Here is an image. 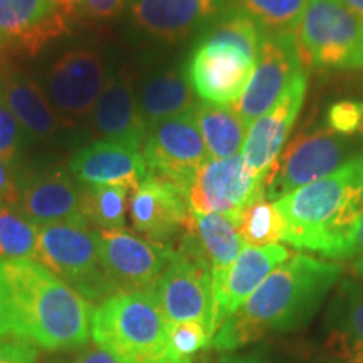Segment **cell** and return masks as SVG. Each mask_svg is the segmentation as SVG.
I'll list each match as a JSON object with an SVG mask.
<instances>
[{
  "label": "cell",
  "instance_id": "ab89813d",
  "mask_svg": "<svg viewBox=\"0 0 363 363\" xmlns=\"http://www.w3.org/2000/svg\"><path fill=\"white\" fill-rule=\"evenodd\" d=\"M72 363H120L103 348H88Z\"/></svg>",
  "mask_w": 363,
  "mask_h": 363
},
{
  "label": "cell",
  "instance_id": "6da1fadb",
  "mask_svg": "<svg viewBox=\"0 0 363 363\" xmlns=\"http://www.w3.org/2000/svg\"><path fill=\"white\" fill-rule=\"evenodd\" d=\"M93 306L34 259H0V338L45 352L79 348L91 337Z\"/></svg>",
  "mask_w": 363,
  "mask_h": 363
},
{
  "label": "cell",
  "instance_id": "484cf974",
  "mask_svg": "<svg viewBox=\"0 0 363 363\" xmlns=\"http://www.w3.org/2000/svg\"><path fill=\"white\" fill-rule=\"evenodd\" d=\"M195 104L197 101L192 84L182 67H167L153 72L143 81L140 89L138 108L147 128L170 116L192 111Z\"/></svg>",
  "mask_w": 363,
  "mask_h": 363
},
{
  "label": "cell",
  "instance_id": "ac0fdd59",
  "mask_svg": "<svg viewBox=\"0 0 363 363\" xmlns=\"http://www.w3.org/2000/svg\"><path fill=\"white\" fill-rule=\"evenodd\" d=\"M256 62L234 49L197 43L187 66L194 93L203 101L233 104L251 79Z\"/></svg>",
  "mask_w": 363,
  "mask_h": 363
},
{
  "label": "cell",
  "instance_id": "e0dca14e",
  "mask_svg": "<svg viewBox=\"0 0 363 363\" xmlns=\"http://www.w3.org/2000/svg\"><path fill=\"white\" fill-rule=\"evenodd\" d=\"M17 211L38 227L83 220V189L62 169L30 172L17 180Z\"/></svg>",
  "mask_w": 363,
  "mask_h": 363
},
{
  "label": "cell",
  "instance_id": "9c48e42d",
  "mask_svg": "<svg viewBox=\"0 0 363 363\" xmlns=\"http://www.w3.org/2000/svg\"><path fill=\"white\" fill-rule=\"evenodd\" d=\"M153 291L170 325L187 321L201 323L214 338L217 331L214 283L206 266L174 249Z\"/></svg>",
  "mask_w": 363,
  "mask_h": 363
},
{
  "label": "cell",
  "instance_id": "cb8c5ba5",
  "mask_svg": "<svg viewBox=\"0 0 363 363\" xmlns=\"http://www.w3.org/2000/svg\"><path fill=\"white\" fill-rule=\"evenodd\" d=\"M325 347L342 363H363V281H340L326 315Z\"/></svg>",
  "mask_w": 363,
  "mask_h": 363
},
{
  "label": "cell",
  "instance_id": "836d02e7",
  "mask_svg": "<svg viewBox=\"0 0 363 363\" xmlns=\"http://www.w3.org/2000/svg\"><path fill=\"white\" fill-rule=\"evenodd\" d=\"M21 125L0 98V160L12 165L19 157Z\"/></svg>",
  "mask_w": 363,
  "mask_h": 363
},
{
  "label": "cell",
  "instance_id": "d4e9b609",
  "mask_svg": "<svg viewBox=\"0 0 363 363\" xmlns=\"http://www.w3.org/2000/svg\"><path fill=\"white\" fill-rule=\"evenodd\" d=\"M0 98L17 118L22 128L38 138L57 133L65 123V120L51 106L40 86L26 72L7 71L2 79Z\"/></svg>",
  "mask_w": 363,
  "mask_h": 363
},
{
  "label": "cell",
  "instance_id": "d6986e66",
  "mask_svg": "<svg viewBox=\"0 0 363 363\" xmlns=\"http://www.w3.org/2000/svg\"><path fill=\"white\" fill-rule=\"evenodd\" d=\"M230 0H128L133 24L163 43H179L216 19Z\"/></svg>",
  "mask_w": 363,
  "mask_h": 363
},
{
  "label": "cell",
  "instance_id": "74e56055",
  "mask_svg": "<svg viewBox=\"0 0 363 363\" xmlns=\"http://www.w3.org/2000/svg\"><path fill=\"white\" fill-rule=\"evenodd\" d=\"M212 363H288L283 358L272 355V353L266 350H254V352H230L220 355L217 360Z\"/></svg>",
  "mask_w": 363,
  "mask_h": 363
},
{
  "label": "cell",
  "instance_id": "7c38bea8",
  "mask_svg": "<svg viewBox=\"0 0 363 363\" xmlns=\"http://www.w3.org/2000/svg\"><path fill=\"white\" fill-rule=\"evenodd\" d=\"M96 235L99 259L118 291L153 289L174 254V247L126 229H98Z\"/></svg>",
  "mask_w": 363,
  "mask_h": 363
},
{
  "label": "cell",
  "instance_id": "e575fe53",
  "mask_svg": "<svg viewBox=\"0 0 363 363\" xmlns=\"http://www.w3.org/2000/svg\"><path fill=\"white\" fill-rule=\"evenodd\" d=\"M0 363H38V350L17 340L0 342Z\"/></svg>",
  "mask_w": 363,
  "mask_h": 363
},
{
  "label": "cell",
  "instance_id": "7bdbcfd3",
  "mask_svg": "<svg viewBox=\"0 0 363 363\" xmlns=\"http://www.w3.org/2000/svg\"><path fill=\"white\" fill-rule=\"evenodd\" d=\"M352 272L357 279L363 281V256L357 257V261L352 264Z\"/></svg>",
  "mask_w": 363,
  "mask_h": 363
},
{
  "label": "cell",
  "instance_id": "52a82bcc",
  "mask_svg": "<svg viewBox=\"0 0 363 363\" xmlns=\"http://www.w3.org/2000/svg\"><path fill=\"white\" fill-rule=\"evenodd\" d=\"M143 157L148 174L174 184L184 192L208 158L192 111L170 116L147 130Z\"/></svg>",
  "mask_w": 363,
  "mask_h": 363
},
{
  "label": "cell",
  "instance_id": "8992f818",
  "mask_svg": "<svg viewBox=\"0 0 363 363\" xmlns=\"http://www.w3.org/2000/svg\"><path fill=\"white\" fill-rule=\"evenodd\" d=\"M35 261L89 303L118 293L99 259L96 229L86 219L39 227Z\"/></svg>",
  "mask_w": 363,
  "mask_h": 363
},
{
  "label": "cell",
  "instance_id": "603a6c76",
  "mask_svg": "<svg viewBox=\"0 0 363 363\" xmlns=\"http://www.w3.org/2000/svg\"><path fill=\"white\" fill-rule=\"evenodd\" d=\"M147 125L140 115L130 76L123 71L106 81L93 108V131L104 142L140 150L147 138Z\"/></svg>",
  "mask_w": 363,
  "mask_h": 363
},
{
  "label": "cell",
  "instance_id": "5bb4252c",
  "mask_svg": "<svg viewBox=\"0 0 363 363\" xmlns=\"http://www.w3.org/2000/svg\"><path fill=\"white\" fill-rule=\"evenodd\" d=\"M48 96L54 108L67 118L93 113L104 88V67L98 51L76 48L56 59L45 74Z\"/></svg>",
  "mask_w": 363,
  "mask_h": 363
},
{
  "label": "cell",
  "instance_id": "ba28073f",
  "mask_svg": "<svg viewBox=\"0 0 363 363\" xmlns=\"http://www.w3.org/2000/svg\"><path fill=\"white\" fill-rule=\"evenodd\" d=\"M303 69L305 67L301 65L294 33L264 30L251 79L238 101L233 103L234 110L247 128L274 106Z\"/></svg>",
  "mask_w": 363,
  "mask_h": 363
},
{
  "label": "cell",
  "instance_id": "7a4b0ae2",
  "mask_svg": "<svg viewBox=\"0 0 363 363\" xmlns=\"http://www.w3.org/2000/svg\"><path fill=\"white\" fill-rule=\"evenodd\" d=\"M342 274L343 267L335 262L293 254L227 318L212 338L211 348L230 353L267 335L299 330L316 315Z\"/></svg>",
  "mask_w": 363,
  "mask_h": 363
},
{
  "label": "cell",
  "instance_id": "30bf717a",
  "mask_svg": "<svg viewBox=\"0 0 363 363\" xmlns=\"http://www.w3.org/2000/svg\"><path fill=\"white\" fill-rule=\"evenodd\" d=\"M347 138L328 128L301 131L289 142L266 187V199L284 197L299 187L337 172L350 158Z\"/></svg>",
  "mask_w": 363,
  "mask_h": 363
},
{
  "label": "cell",
  "instance_id": "83f0119b",
  "mask_svg": "<svg viewBox=\"0 0 363 363\" xmlns=\"http://www.w3.org/2000/svg\"><path fill=\"white\" fill-rule=\"evenodd\" d=\"M130 192L123 185H84V219L98 229H125Z\"/></svg>",
  "mask_w": 363,
  "mask_h": 363
},
{
  "label": "cell",
  "instance_id": "ee69618b",
  "mask_svg": "<svg viewBox=\"0 0 363 363\" xmlns=\"http://www.w3.org/2000/svg\"><path fill=\"white\" fill-rule=\"evenodd\" d=\"M360 160H362V182H363V157H360Z\"/></svg>",
  "mask_w": 363,
  "mask_h": 363
},
{
  "label": "cell",
  "instance_id": "5b68a950",
  "mask_svg": "<svg viewBox=\"0 0 363 363\" xmlns=\"http://www.w3.org/2000/svg\"><path fill=\"white\" fill-rule=\"evenodd\" d=\"M294 38L303 67L363 69V22L342 0H308Z\"/></svg>",
  "mask_w": 363,
  "mask_h": 363
},
{
  "label": "cell",
  "instance_id": "f35d334b",
  "mask_svg": "<svg viewBox=\"0 0 363 363\" xmlns=\"http://www.w3.org/2000/svg\"><path fill=\"white\" fill-rule=\"evenodd\" d=\"M0 202L16 206L17 202V180L12 177V172L0 160Z\"/></svg>",
  "mask_w": 363,
  "mask_h": 363
},
{
  "label": "cell",
  "instance_id": "4dcf8cb0",
  "mask_svg": "<svg viewBox=\"0 0 363 363\" xmlns=\"http://www.w3.org/2000/svg\"><path fill=\"white\" fill-rule=\"evenodd\" d=\"M308 0H235L267 33H294Z\"/></svg>",
  "mask_w": 363,
  "mask_h": 363
},
{
  "label": "cell",
  "instance_id": "4fadbf2b",
  "mask_svg": "<svg viewBox=\"0 0 363 363\" xmlns=\"http://www.w3.org/2000/svg\"><path fill=\"white\" fill-rule=\"evenodd\" d=\"M306 89L308 76L303 69L281 94L274 106L249 126L242 157L247 169L266 182V187L274 175L276 163L305 103Z\"/></svg>",
  "mask_w": 363,
  "mask_h": 363
},
{
  "label": "cell",
  "instance_id": "7402d4cb",
  "mask_svg": "<svg viewBox=\"0 0 363 363\" xmlns=\"http://www.w3.org/2000/svg\"><path fill=\"white\" fill-rule=\"evenodd\" d=\"M69 170L83 185H123L131 192L148 175L140 150L104 140L79 148L71 157Z\"/></svg>",
  "mask_w": 363,
  "mask_h": 363
},
{
  "label": "cell",
  "instance_id": "b9f144b4",
  "mask_svg": "<svg viewBox=\"0 0 363 363\" xmlns=\"http://www.w3.org/2000/svg\"><path fill=\"white\" fill-rule=\"evenodd\" d=\"M342 2L363 22V0H342Z\"/></svg>",
  "mask_w": 363,
  "mask_h": 363
},
{
  "label": "cell",
  "instance_id": "d6a6232c",
  "mask_svg": "<svg viewBox=\"0 0 363 363\" xmlns=\"http://www.w3.org/2000/svg\"><path fill=\"white\" fill-rule=\"evenodd\" d=\"M326 128L343 138L363 135V101L342 99L326 110Z\"/></svg>",
  "mask_w": 363,
  "mask_h": 363
},
{
  "label": "cell",
  "instance_id": "d590c367",
  "mask_svg": "<svg viewBox=\"0 0 363 363\" xmlns=\"http://www.w3.org/2000/svg\"><path fill=\"white\" fill-rule=\"evenodd\" d=\"M363 256V214L358 217L355 225L352 227V230L345 238L343 244L338 247V251L333 254L331 259L338 261H347L352 257H362Z\"/></svg>",
  "mask_w": 363,
  "mask_h": 363
},
{
  "label": "cell",
  "instance_id": "8fae6325",
  "mask_svg": "<svg viewBox=\"0 0 363 363\" xmlns=\"http://www.w3.org/2000/svg\"><path fill=\"white\" fill-rule=\"evenodd\" d=\"M266 195V182L247 169L242 153L208 158L185 192L192 214L239 216L242 208Z\"/></svg>",
  "mask_w": 363,
  "mask_h": 363
},
{
  "label": "cell",
  "instance_id": "4316f807",
  "mask_svg": "<svg viewBox=\"0 0 363 363\" xmlns=\"http://www.w3.org/2000/svg\"><path fill=\"white\" fill-rule=\"evenodd\" d=\"M192 113L208 157L230 158L240 155L249 128L233 104L199 101Z\"/></svg>",
  "mask_w": 363,
  "mask_h": 363
},
{
  "label": "cell",
  "instance_id": "1f68e13d",
  "mask_svg": "<svg viewBox=\"0 0 363 363\" xmlns=\"http://www.w3.org/2000/svg\"><path fill=\"white\" fill-rule=\"evenodd\" d=\"M212 335L201 323H175L169 328L167 363H194L206 348H211Z\"/></svg>",
  "mask_w": 363,
  "mask_h": 363
},
{
  "label": "cell",
  "instance_id": "f546056e",
  "mask_svg": "<svg viewBox=\"0 0 363 363\" xmlns=\"http://www.w3.org/2000/svg\"><path fill=\"white\" fill-rule=\"evenodd\" d=\"M286 224L274 202L264 197L256 199L239 212V233L246 246H269L284 240Z\"/></svg>",
  "mask_w": 363,
  "mask_h": 363
},
{
  "label": "cell",
  "instance_id": "8d00e7d4",
  "mask_svg": "<svg viewBox=\"0 0 363 363\" xmlns=\"http://www.w3.org/2000/svg\"><path fill=\"white\" fill-rule=\"evenodd\" d=\"M128 0H83V11L96 19H110L123 11Z\"/></svg>",
  "mask_w": 363,
  "mask_h": 363
},
{
  "label": "cell",
  "instance_id": "9a60e30c",
  "mask_svg": "<svg viewBox=\"0 0 363 363\" xmlns=\"http://www.w3.org/2000/svg\"><path fill=\"white\" fill-rule=\"evenodd\" d=\"M192 216L184 190L152 174L131 192V224L150 240L169 246L172 239L184 235Z\"/></svg>",
  "mask_w": 363,
  "mask_h": 363
},
{
  "label": "cell",
  "instance_id": "44dd1931",
  "mask_svg": "<svg viewBox=\"0 0 363 363\" xmlns=\"http://www.w3.org/2000/svg\"><path fill=\"white\" fill-rule=\"evenodd\" d=\"M244 247L239 216L194 214L177 251L206 266L216 279L233 266Z\"/></svg>",
  "mask_w": 363,
  "mask_h": 363
},
{
  "label": "cell",
  "instance_id": "60d3db41",
  "mask_svg": "<svg viewBox=\"0 0 363 363\" xmlns=\"http://www.w3.org/2000/svg\"><path fill=\"white\" fill-rule=\"evenodd\" d=\"M51 2L56 6L59 11H62L66 16H72L78 7L83 6V0H51Z\"/></svg>",
  "mask_w": 363,
  "mask_h": 363
},
{
  "label": "cell",
  "instance_id": "277c9868",
  "mask_svg": "<svg viewBox=\"0 0 363 363\" xmlns=\"http://www.w3.org/2000/svg\"><path fill=\"white\" fill-rule=\"evenodd\" d=\"M169 328L153 289L111 294L91 320L94 342L120 363H167Z\"/></svg>",
  "mask_w": 363,
  "mask_h": 363
},
{
  "label": "cell",
  "instance_id": "2e32d148",
  "mask_svg": "<svg viewBox=\"0 0 363 363\" xmlns=\"http://www.w3.org/2000/svg\"><path fill=\"white\" fill-rule=\"evenodd\" d=\"M67 17L51 0H0V56H35L67 33Z\"/></svg>",
  "mask_w": 363,
  "mask_h": 363
},
{
  "label": "cell",
  "instance_id": "3957f363",
  "mask_svg": "<svg viewBox=\"0 0 363 363\" xmlns=\"http://www.w3.org/2000/svg\"><path fill=\"white\" fill-rule=\"evenodd\" d=\"M274 206L286 224L284 242L331 259L363 214L362 160L352 158L333 174L286 194Z\"/></svg>",
  "mask_w": 363,
  "mask_h": 363
},
{
  "label": "cell",
  "instance_id": "f1b7e54d",
  "mask_svg": "<svg viewBox=\"0 0 363 363\" xmlns=\"http://www.w3.org/2000/svg\"><path fill=\"white\" fill-rule=\"evenodd\" d=\"M39 227L11 203L0 202V259L38 257Z\"/></svg>",
  "mask_w": 363,
  "mask_h": 363
},
{
  "label": "cell",
  "instance_id": "ffe728a7",
  "mask_svg": "<svg viewBox=\"0 0 363 363\" xmlns=\"http://www.w3.org/2000/svg\"><path fill=\"white\" fill-rule=\"evenodd\" d=\"M291 256V251L279 244L244 247L233 266L219 278L212 279L216 298V328L219 330L227 318L233 316L259 288L262 281Z\"/></svg>",
  "mask_w": 363,
  "mask_h": 363
}]
</instances>
